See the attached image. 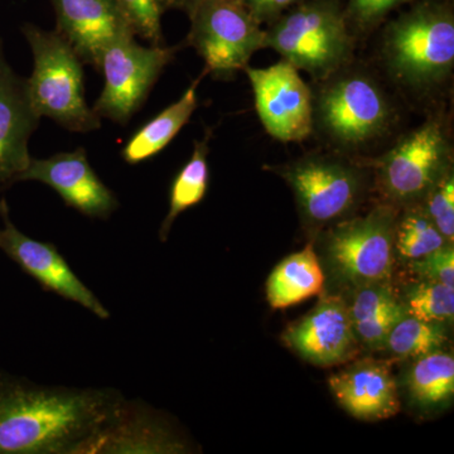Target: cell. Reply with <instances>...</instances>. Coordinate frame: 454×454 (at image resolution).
Listing matches in <instances>:
<instances>
[{
  "label": "cell",
  "mask_w": 454,
  "mask_h": 454,
  "mask_svg": "<svg viewBox=\"0 0 454 454\" xmlns=\"http://www.w3.org/2000/svg\"><path fill=\"white\" fill-rule=\"evenodd\" d=\"M121 397L0 372V454H86Z\"/></svg>",
  "instance_id": "cell-1"
},
{
  "label": "cell",
  "mask_w": 454,
  "mask_h": 454,
  "mask_svg": "<svg viewBox=\"0 0 454 454\" xmlns=\"http://www.w3.org/2000/svg\"><path fill=\"white\" fill-rule=\"evenodd\" d=\"M316 82L313 131L339 153L369 148L396 127L395 103L378 77L364 66L352 61Z\"/></svg>",
  "instance_id": "cell-2"
},
{
  "label": "cell",
  "mask_w": 454,
  "mask_h": 454,
  "mask_svg": "<svg viewBox=\"0 0 454 454\" xmlns=\"http://www.w3.org/2000/svg\"><path fill=\"white\" fill-rule=\"evenodd\" d=\"M381 59L391 79L415 94H430L452 76L454 9L450 0H414L385 26Z\"/></svg>",
  "instance_id": "cell-3"
},
{
  "label": "cell",
  "mask_w": 454,
  "mask_h": 454,
  "mask_svg": "<svg viewBox=\"0 0 454 454\" xmlns=\"http://www.w3.org/2000/svg\"><path fill=\"white\" fill-rule=\"evenodd\" d=\"M342 0H303L265 29V44L321 82L354 61Z\"/></svg>",
  "instance_id": "cell-4"
},
{
  "label": "cell",
  "mask_w": 454,
  "mask_h": 454,
  "mask_svg": "<svg viewBox=\"0 0 454 454\" xmlns=\"http://www.w3.org/2000/svg\"><path fill=\"white\" fill-rule=\"evenodd\" d=\"M22 32L32 50L33 71L27 85L38 115L74 133L98 129L101 118L86 103L83 62L76 51L57 31L25 25Z\"/></svg>",
  "instance_id": "cell-5"
},
{
  "label": "cell",
  "mask_w": 454,
  "mask_h": 454,
  "mask_svg": "<svg viewBox=\"0 0 454 454\" xmlns=\"http://www.w3.org/2000/svg\"><path fill=\"white\" fill-rule=\"evenodd\" d=\"M385 203L404 208L423 201L453 169V143L443 115L435 114L404 134L389 151L363 160Z\"/></svg>",
  "instance_id": "cell-6"
},
{
  "label": "cell",
  "mask_w": 454,
  "mask_h": 454,
  "mask_svg": "<svg viewBox=\"0 0 454 454\" xmlns=\"http://www.w3.org/2000/svg\"><path fill=\"white\" fill-rule=\"evenodd\" d=\"M289 184L309 226H331L351 217L365 199L370 168L342 153H309L284 166L269 167Z\"/></svg>",
  "instance_id": "cell-7"
},
{
  "label": "cell",
  "mask_w": 454,
  "mask_h": 454,
  "mask_svg": "<svg viewBox=\"0 0 454 454\" xmlns=\"http://www.w3.org/2000/svg\"><path fill=\"white\" fill-rule=\"evenodd\" d=\"M397 216L399 208L382 202L364 216L348 217L325 230V262L337 283L356 289L389 282Z\"/></svg>",
  "instance_id": "cell-8"
},
{
  "label": "cell",
  "mask_w": 454,
  "mask_h": 454,
  "mask_svg": "<svg viewBox=\"0 0 454 454\" xmlns=\"http://www.w3.org/2000/svg\"><path fill=\"white\" fill-rule=\"evenodd\" d=\"M187 43L205 61L206 74L230 80L254 53L267 49L265 31L241 0H202L190 16Z\"/></svg>",
  "instance_id": "cell-9"
},
{
  "label": "cell",
  "mask_w": 454,
  "mask_h": 454,
  "mask_svg": "<svg viewBox=\"0 0 454 454\" xmlns=\"http://www.w3.org/2000/svg\"><path fill=\"white\" fill-rule=\"evenodd\" d=\"M175 47L142 46L136 37L113 42L101 53L97 70L104 89L94 104L100 118L127 125L145 103L164 67L172 61Z\"/></svg>",
  "instance_id": "cell-10"
},
{
  "label": "cell",
  "mask_w": 454,
  "mask_h": 454,
  "mask_svg": "<svg viewBox=\"0 0 454 454\" xmlns=\"http://www.w3.org/2000/svg\"><path fill=\"white\" fill-rule=\"evenodd\" d=\"M252 83L256 113L269 136L301 142L313 133L312 90L286 59L267 68H244Z\"/></svg>",
  "instance_id": "cell-11"
},
{
  "label": "cell",
  "mask_w": 454,
  "mask_h": 454,
  "mask_svg": "<svg viewBox=\"0 0 454 454\" xmlns=\"http://www.w3.org/2000/svg\"><path fill=\"white\" fill-rule=\"evenodd\" d=\"M0 217L3 221L0 249L16 262L22 270L37 280L46 291L80 304L98 318H110L109 310L74 273L55 245L35 240L17 229L9 217V208L4 199L0 200Z\"/></svg>",
  "instance_id": "cell-12"
},
{
  "label": "cell",
  "mask_w": 454,
  "mask_h": 454,
  "mask_svg": "<svg viewBox=\"0 0 454 454\" xmlns=\"http://www.w3.org/2000/svg\"><path fill=\"white\" fill-rule=\"evenodd\" d=\"M286 348L307 363L331 367L356 356L358 340L352 327L348 303L340 295H325L282 334Z\"/></svg>",
  "instance_id": "cell-13"
},
{
  "label": "cell",
  "mask_w": 454,
  "mask_h": 454,
  "mask_svg": "<svg viewBox=\"0 0 454 454\" xmlns=\"http://www.w3.org/2000/svg\"><path fill=\"white\" fill-rule=\"evenodd\" d=\"M20 181L47 184L66 205L91 219H109L119 207L115 193L98 177L83 148L44 160L31 158L25 172L18 176Z\"/></svg>",
  "instance_id": "cell-14"
},
{
  "label": "cell",
  "mask_w": 454,
  "mask_h": 454,
  "mask_svg": "<svg viewBox=\"0 0 454 454\" xmlns=\"http://www.w3.org/2000/svg\"><path fill=\"white\" fill-rule=\"evenodd\" d=\"M186 441L164 414L140 400L121 397L104 428L90 443L88 453H184Z\"/></svg>",
  "instance_id": "cell-15"
},
{
  "label": "cell",
  "mask_w": 454,
  "mask_h": 454,
  "mask_svg": "<svg viewBox=\"0 0 454 454\" xmlns=\"http://www.w3.org/2000/svg\"><path fill=\"white\" fill-rule=\"evenodd\" d=\"M56 31L76 51L83 64L98 67L113 42L136 37L118 0H51Z\"/></svg>",
  "instance_id": "cell-16"
},
{
  "label": "cell",
  "mask_w": 454,
  "mask_h": 454,
  "mask_svg": "<svg viewBox=\"0 0 454 454\" xmlns=\"http://www.w3.org/2000/svg\"><path fill=\"white\" fill-rule=\"evenodd\" d=\"M40 119L32 106L27 79L14 73L0 42V184H16L28 167L32 158L28 140Z\"/></svg>",
  "instance_id": "cell-17"
},
{
  "label": "cell",
  "mask_w": 454,
  "mask_h": 454,
  "mask_svg": "<svg viewBox=\"0 0 454 454\" xmlns=\"http://www.w3.org/2000/svg\"><path fill=\"white\" fill-rule=\"evenodd\" d=\"M328 385L340 408L358 420L378 422L399 413V393L389 361H355L331 375Z\"/></svg>",
  "instance_id": "cell-18"
},
{
  "label": "cell",
  "mask_w": 454,
  "mask_h": 454,
  "mask_svg": "<svg viewBox=\"0 0 454 454\" xmlns=\"http://www.w3.org/2000/svg\"><path fill=\"white\" fill-rule=\"evenodd\" d=\"M348 310L358 343L372 349L384 348L391 328L405 315L389 282L354 289Z\"/></svg>",
  "instance_id": "cell-19"
},
{
  "label": "cell",
  "mask_w": 454,
  "mask_h": 454,
  "mask_svg": "<svg viewBox=\"0 0 454 454\" xmlns=\"http://www.w3.org/2000/svg\"><path fill=\"white\" fill-rule=\"evenodd\" d=\"M325 271L313 244L292 254L274 268L267 280V301L273 309H284L321 294Z\"/></svg>",
  "instance_id": "cell-20"
},
{
  "label": "cell",
  "mask_w": 454,
  "mask_h": 454,
  "mask_svg": "<svg viewBox=\"0 0 454 454\" xmlns=\"http://www.w3.org/2000/svg\"><path fill=\"white\" fill-rule=\"evenodd\" d=\"M201 77L192 82L179 100L166 107L134 133L121 152L125 162L129 164L145 162L160 154L177 137L199 106L197 86L201 82Z\"/></svg>",
  "instance_id": "cell-21"
},
{
  "label": "cell",
  "mask_w": 454,
  "mask_h": 454,
  "mask_svg": "<svg viewBox=\"0 0 454 454\" xmlns=\"http://www.w3.org/2000/svg\"><path fill=\"white\" fill-rule=\"evenodd\" d=\"M406 389L413 404L422 411L450 405L454 396L453 355L437 349L417 357L406 376Z\"/></svg>",
  "instance_id": "cell-22"
},
{
  "label": "cell",
  "mask_w": 454,
  "mask_h": 454,
  "mask_svg": "<svg viewBox=\"0 0 454 454\" xmlns=\"http://www.w3.org/2000/svg\"><path fill=\"white\" fill-rule=\"evenodd\" d=\"M210 137L211 133L208 131L205 138L195 143L190 160L182 167L173 181L169 192L168 214L164 217L160 229V239L162 241L168 239L170 229L179 215L199 205L205 199L210 179L207 162Z\"/></svg>",
  "instance_id": "cell-23"
},
{
  "label": "cell",
  "mask_w": 454,
  "mask_h": 454,
  "mask_svg": "<svg viewBox=\"0 0 454 454\" xmlns=\"http://www.w3.org/2000/svg\"><path fill=\"white\" fill-rule=\"evenodd\" d=\"M397 216L394 249L403 259L413 262L448 244L420 203L406 206Z\"/></svg>",
  "instance_id": "cell-24"
},
{
  "label": "cell",
  "mask_w": 454,
  "mask_h": 454,
  "mask_svg": "<svg viewBox=\"0 0 454 454\" xmlns=\"http://www.w3.org/2000/svg\"><path fill=\"white\" fill-rule=\"evenodd\" d=\"M447 340L444 324L404 315L391 328L384 348L396 357H420L441 349Z\"/></svg>",
  "instance_id": "cell-25"
},
{
  "label": "cell",
  "mask_w": 454,
  "mask_h": 454,
  "mask_svg": "<svg viewBox=\"0 0 454 454\" xmlns=\"http://www.w3.org/2000/svg\"><path fill=\"white\" fill-rule=\"evenodd\" d=\"M402 301L405 315L423 321L448 324L454 317V288L446 284L422 280L411 284Z\"/></svg>",
  "instance_id": "cell-26"
},
{
  "label": "cell",
  "mask_w": 454,
  "mask_h": 454,
  "mask_svg": "<svg viewBox=\"0 0 454 454\" xmlns=\"http://www.w3.org/2000/svg\"><path fill=\"white\" fill-rule=\"evenodd\" d=\"M134 35L154 46L163 44L162 0H118Z\"/></svg>",
  "instance_id": "cell-27"
},
{
  "label": "cell",
  "mask_w": 454,
  "mask_h": 454,
  "mask_svg": "<svg viewBox=\"0 0 454 454\" xmlns=\"http://www.w3.org/2000/svg\"><path fill=\"white\" fill-rule=\"evenodd\" d=\"M420 205L448 243L454 240V175L450 170L424 197Z\"/></svg>",
  "instance_id": "cell-28"
},
{
  "label": "cell",
  "mask_w": 454,
  "mask_h": 454,
  "mask_svg": "<svg viewBox=\"0 0 454 454\" xmlns=\"http://www.w3.org/2000/svg\"><path fill=\"white\" fill-rule=\"evenodd\" d=\"M414 0H348L345 17L355 35H367L378 28L391 12Z\"/></svg>",
  "instance_id": "cell-29"
},
{
  "label": "cell",
  "mask_w": 454,
  "mask_h": 454,
  "mask_svg": "<svg viewBox=\"0 0 454 454\" xmlns=\"http://www.w3.org/2000/svg\"><path fill=\"white\" fill-rule=\"evenodd\" d=\"M411 270L423 280H433L454 288V247L448 243L441 249L411 262Z\"/></svg>",
  "instance_id": "cell-30"
},
{
  "label": "cell",
  "mask_w": 454,
  "mask_h": 454,
  "mask_svg": "<svg viewBox=\"0 0 454 454\" xmlns=\"http://www.w3.org/2000/svg\"><path fill=\"white\" fill-rule=\"evenodd\" d=\"M301 2L303 0H241L260 26L271 25Z\"/></svg>",
  "instance_id": "cell-31"
},
{
  "label": "cell",
  "mask_w": 454,
  "mask_h": 454,
  "mask_svg": "<svg viewBox=\"0 0 454 454\" xmlns=\"http://www.w3.org/2000/svg\"><path fill=\"white\" fill-rule=\"evenodd\" d=\"M162 2L166 9H178L190 17L202 0H162Z\"/></svg>",
  "instance_id": "cell-32"
}]
</instances>
